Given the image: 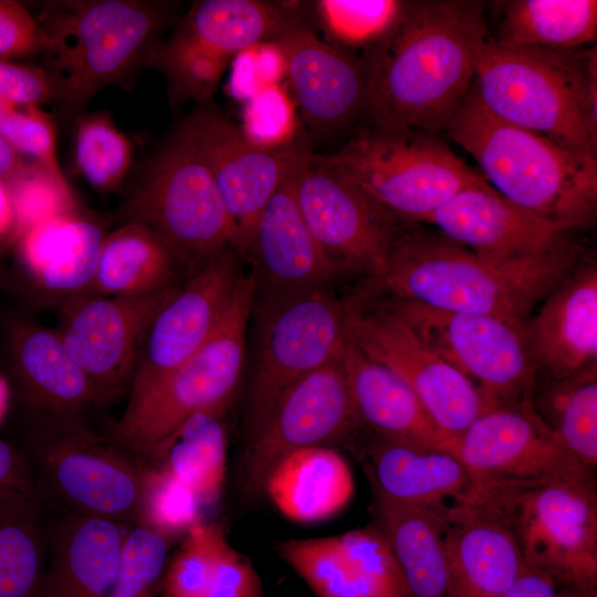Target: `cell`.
<instances>
[{
	"instance_id": "cell-1",
	"label": "cell",
	"mask_w": 597,
	"mask_h": 597,
	"mask_svg": "<svg viewBox=\"0 0 597 597\" xmlns=\"http://www.w3.org/2000/svg\"><path fill=\"white\" fill-rule=\"evenodd\" d=\"M486 39L480 1H404L385 34L358 56L364 126L444 132L474 80Z\"/></svg>"
},
{
	"instance_id": "cell-2",
	"label": "cell",
	"mask_w": 597,
	"mask_h": 597,
	"mask_svg": "<svg viewBox=\"0 0 597 597\" xmlns=\"http://www.w3.org/2000/svg\"><path fill=\"white\" fill-rule=\"evenodd\" d=\"M584 259V249L572 243L535 258L492 260L407 223L377 281L391 298L527 323L533 308Z\"/></svg>"
},
{
	"instance_id": "cell-3",
	"label": "cell",
	"mask_w": 597,
	"mask_h": 597,
	"mask_svg": "<svg viewBox=\"0 0 597 597\" xmlns=\"http://www.w3.org/2000/svg\"><path fill=\"white\" fill-rule=\"evenodd\" d=\"M444 132L509 201L567 231L594 224L597 157L501 119L483 105L474 80Z\"/></svg>"
},
{
	"instance_id": "cell-4",
	"label": "cell",
	"mask_w": 597,
	"mask_h": 597,
	"mask_svg": "<svg viewBox=\"0 0 597 597\" xmlns=\"http://www.w3.org/2000/svg\"><path fill=\"white\" fill-rule=\"evenodd\" d=\"M474 85L501 119L597 157V50L511 46L488 38Z\"/></svg>"
},
{
	"instance_id": "cell-5",
	"label": "cell",
	"mask_w": 597,
	"mask_h": 597,
	"mask_svg": "<svg viewBox=\"0 0 597 597\" xmlns=\"http://www.w3.org/2000/svg\"><path fill=\"white\" fill-rule=\"evenodd\" d=\"M42 20L44 66L53 100L76 113L102 90L145 64L175 21L172 4L143 0L49 2Z\"/></svg>"
},
{
	"instance_id": "cell-6",
	"label": "cell",
	"mask_w": 597,
	"mask_h": 597,
	"mask_svg": "<svg viewBox=\"0 0 597 597\" xmlns=\"http://www.w3.org/2000/svg\"><path fill=\"white\" fill-rule=\"evenodd\" d=\"M31 415L24 444L15 448L46 511L135 524L147 465L84 416Z\"/></svg>"
},
{
	"instance_id": "cell-7",
	"label": "cell",
	"mask_w": 597,
	"mask_h": 597,
	"mask_svg": "<svg viewBox=\"0 0 597 597\" xmlns=\"http://www.w3.org/2000/svg\"><path fill=\"white\" fill-rule=\"evenodd\" d=\"M312 160L341 176L397 220L416 224L484 181L440 133L363 126L337 151Z\"/></svg>"
},
{
	"instance_id": "cell-8",
	"label": "cell",
	"mask_w": 597,
	"mask_h": 597,
	"mask_svg": "<svg viewBox=\"0 0 597 597\" xmlns=\"http://www.w3.org/2000/svg\"><path fill=\"white\" fill-rule=\"evenodd\" d=\"M254 300L253 276L243 274L207 342L143 397L126 404L106 433L145 464L156 446L187 418L228 407L242 376Z\"/></svg>"
},
{
	"instance_id": "cell-9",
	"label": "cell",
	"mask_w": 597,
	"mask_h": 597,
	"mask_svg": "<svg viewBox=\"0 0 597 597\" xmlns=\"http://www.w3.org/2000/svg\"><path fill=\"white\" fill-rule=\"evenodd\" d=\"M121 221L153 231L188 276L237 245L214 180L179 128L148 160L123 205Z\"/></svg>"
},
{
	"instance_id": "cell-10",
	"label": "cell",
	"mask_w": 597,
	"mask_h": 597,
	"mask_svg": "<svg viewBox=\"0 0 597 597\" xmlns=\"http://www.w3.org/2000/svg\"><path fill=\"white\" fill-rule=\"evenodd\" d=\"M476 486L506 517L527 566L565 587L595 589L597 495L593 473Z\"/></svg>"
},
{
	"instance_id": "cell-11",
	"label": "cell",
	"mask_w": 597,
	"mask_h": 597,
	"mask_svg": "<svg viewBox=\"0 0 597 597\" xmlns=\"http://www.w3.org/2000/svg\"><path fill=\"white\" fill-rule=\"evenodd\" d=\"M256 306L260 327L245 416L248 440L263 428L292 386L342 357L349 338L352 300L312 290Z\"/></svg>"
},
{
	"instance_id": "cell-12",
	"label": "cell",
	"mask_w": 597,
	"mask_h": 597,
	"mask_svg": "<svg viewBox=\"0 0 597 597\" xmlns=\"http://www.w3.org/2000/svg\"><path fill=\"white\" fill-rule=\"evenodd\" d=\"M385 304L423 343L464 375L491 408L531 396L537 367L527 323L396 298Z\"/></svg>"
},
{
	"instance_id": "cell-13",
	"label": "cell",
	"mask_w": 597,
	"mask_h": 597,
	"mask_svg": "<svg viewBox=\"0 0 597 597\" xmlns=\"http://www.w3.org/2000/svg\"><path fill=\"white\" fill-rule=\"evenodd\" d=\"M178 128L208 167L234 224L235 249L245 261L264 207L311 161L306 134L283 147H258L212 101L198 104Z\"/></svg>"
},
{
	"instance_id": "cell-14",
	"label": "cell",
	"mask_w": 597,
	"mask_h": 597,
	"mask_svg": "<svg viewBox=\"0 0 597 597\" xmlns=\"http://www.w3.org/2000/svg\"><path fill=\"white\" fill-rule=\"evenodd\" d=\"M348 334L366 356L407 384L451 442L491 408L464 375L423 343L385 303L367 307L352 300Z\"/></svg>"
},
{
	"instance_id": "cell-15",
	"label": "cell",
	"mask_w": 597,
	"mask_h": 597,
	"mask_svg": "<svg viewBox=\"0 0 597 597\" xmlns=\"http://www.w3.org/2000/svg\"><path fill=\"white\" fill-rule=\"evenodd\" d=\"M341 358L292 386L263 428L248 440L240 463L241 485L248 496L264 493L270 472L289 453L314 446L332 447L362 426Z\"/></svg>"
},
{
	"instance_id": "cell-16",
	"label": "cell",
	"mask_w": 597,
	"mask_h": 597,
	"mask_svg": "<svg viewBox=\"0 0 597 597\" xmlns=\"http://www.w3.org/2000/svg\"><path fill=\"white\" fill-rule=\"evenodd\" d=\"M182 283L140 295H83L61 307L57 333L105 404L127 395L146 332Z\"/></svg>"
},
{
	"instance_id": "cell-17",
	"label": "cell",
	"mask_w": 597,
	"mask_h": 597,
	"mask_svg": "<svg viewBox=\"0 0 597 597\" xmlns=\"http://www.w3.org/2000/svg\"><path fill=\"white\" fill-rule=\"evenodd\" d=\"M241 262L234 248L223 250L188 276L159 310L143 339L127 404L148 392L212 335L243 275Z\"/></svg>"
},
{
	"instance_id": "cell-18",
	"label": "cell",
	"mask_w": 597,
	"mask_h": 597,
	"mask_svg": "<svg viewBox=\"0 0 597 597\" xmlns=\"http://www.w3.org/2000/svg\"><path fill=\"white\" fill-rule=\"evenodd\" d=\"M295 196L314 238L344 273L376 280L383 275L394 242L407 223L312 158L295 177Z\"/></svg>"
},
{
	"instance_id": "cell-19",
	"label": "cell",
	"mask_w": 597,
	"mask_h": 597,
	"mask_svg": "<svg viewBox=\"0 0 597 597\" xmlns=\"http://www.w3.org/2000/svg\"><path fill=\"white\" fill-rule=\"evenodd\" d=\"M450 451L476 483L528 482L591 474L563 448L535 411L531 396L481 413Z\"/></svg>"
},
{
	"instance_id": "cell-20",
	"label": "cell",
	"mask_w": 597,
	"mask_h": 597,
	"mask_svg": "<svg viewBox=\"0 0 597 597\" xmlns=\"http://www.w3.org/2000/svg\"><path fill=\"white\" fill-rule=\"evenodd\" d=\"M272 44L283 60L291 96L313 132L335 135L363 119L366 87L358 56L320 39L305 15Z\"/></svg>"
},
{
	"instance_id": "cell-21",
	"label": "cell",
	"mask_w": 597,
	"mask_h": 597,
	"mask_svg": "<svg viewBox=\"0 0 597 597\" xmlns=\"http://www.w3.org/2000/svg\"><path fill=\"white\" fill-rule=\"evenodd\" d=\"M274 549L317 597H410L394 552L377 526L283 540Z\"/></svg>"
},
{
	"instance_id": "cell-22",
	"label": "cell",
	"mask_w": 597,
	"mask_h": 597,
	"mask_svg": "<svg viewBox=\"0 0 597 597\" xmlns=\"http://www.w3.org/2000/svg\"><path fill=\"white\" fill-rule=\"evenodd\" d=\"M450 241L492 260L513 261L559 251L570 231L514 205L486 181L468 187L423 220Z\"/></svg>"
},
{
	"instance_id": "cell-23",
	"label": "cell",
	"mask_w": 597,
	"mask_h": 597,
	"mask_svg": "<svg viewBox=\"0 0 597 597\" xmlns=\"http://www.w3.org/2000/svg\"><path fill=\"white\" fill-rule=\"evenodd\" d=\"M296 175L283 182L264 207L245 256L253 264L251 275L260 302L325 290L344 273L323 251L301 212Z\"/></svg>"
},
{
	"instance_id": "cell-24",
	"label": "cell",
	"mask_w": 597,
	"mask_h": 597,
	"mask_svg": "<svg viewBox=\"0 0 597 597\" xmlns=\"http://www.w3.org/2000/svg\"><path fill=\"white\" fill-rule=\"evenodd\" d=\"M452 597H502L526 567L503 513L475 486L446 513Z\"/></svg>"
},
{
	"instance_id": "cell-25",
	"label": "cell",
	"mask_w": 597,
	"mask_h": 597,
	"mask_svg": "<svg viewBox=\"0 0 597 597\" xmlns=\"http://www.w3.org/2000/svg\"><path fill=\"white\" fill-rule=\"evenodd\" d=\"M537 374L569 377L597 366V264L586 258L526 324Z\"/></svg>"
},
{
	"instance_id": "cell-26",
	"label": "cell",
	"mask_w": 597,
	"mask_h": 597,
	"mask_svg": "<svg viewBox=\"0 0 597 597\" xmlns=\"http://www.w3.org/2000/svg\"><path fill=\"white\" fill-rule=\"evenodd\" d=\"M8 342L11 373L31 412L85 416L88 409L105 404L57 331L19 320L11 325Z\"/></svg>"
},
{
	"instance_id": "cell-27",
	"label": "cell",
	"mask_w": 597,
	"mask_h": 597,
	"mask_svg": "<svg viewBox=\"0 0 597 597\" xmlns=\"http://www.w3.org/2000/svg\"><path fill=\"white\" fill-rule=\"evenodd\" d=\"M106 233L78 211L41 221L17 237L18 253L44 301L62 307L86 295Z\"/></svg>"
},
{
	"instance_id": "cell-28",
	"label": "cell",
	"mask_w": 597,
	"mask_h": 597,
	"mask_svg": "<svg viewBox=\"0 0 597 597\" xmlns=\"http://www.w3.org/2000/svg\"><path fill=\"white\" fill-rule=\"evenodd\" d=\"M376 498L447 513L473 493L476 481L447 449L419 447L378 436L367 448Z\"/></svg>"
},
{
	"instance_id": "cell-29",
	"label": "cell",
	"mask_w": 597,
	"mask_h": 597,
	"mask_svg": "<svg viewBox=\"0 0 597 597\" xmlns=\"http://www.w3.org/2000/svg\"><path fill=\"white\" fill-rule=\"evenodd\" d=\"M57 515L49 523L46 563L36 597H107L130 524Z\"/></svg>"
},
{
	"instance_id": "cell-30",
	"label": "cell",
	"mask_w": 597,
	"mask_h": 597,
	"mask_svg": "<svg viewBox=\"0 0 597 597\" xmlns=\"http://www.w3.org/2000/svg\"><path fill=\"white\" fill-rule=\"evenodd\" d=\"M341 360L360 425L388 440L450 450L451 441L392 370L366 356L350 338Z\"/></svg>"
},
{
	"instance_id": "cell-31",
	"label": "cell",
	"mask_w": 597,
	"mask_h": 597,
	"mask_svg": "<svg viewBox=\"0 0 597 597\" xmlns=\"http://www.w3.org/2000/svg\"><path fill=\"white\" fill-rule=\"evenodd\" d=\"M355 483L350 468L333 447L293 451L270 472L264 493L289 520L317 523L338 514L350 502Z\"/></svg>"
},
{
	"instance_id": "cell-32",
	"label": "cell",
	"mask_w": 597,
	"mask_h": 597,
	"mask_svg": "<svg viewBox=\"0 0 597 597\" xmlns=\"http://www.w3.org/2000/svg\"><path fill=\"white\" fill-rule=\"evenodd\" d=\"M306 14V2L201 0L176 20L174 31L227 57L274 40Z\"/></svg>"
},
{
	"instance_id": "cell-33",
	"label": "cell",
	"mask_w": 597,
	"mask_h": 597,
	"mask_svg": "<svg viewBox=\"0 0 597 597\" xmlns=\"http://www.w3.org/2000/svg\"><path fill=\"white\" fill-rule=\"evenodd\" d=\"M377 527L388 541L410 597H452L446 513L375 496Z\"/></svg>"
},
{
	"instance_id": "cell-34",
	"label": "cell",
	"mask_w": 597,
	"mask_h": 597,
	"mask_svg": "<svg viewBox=\"0 0 597 597\" xmlns=\"http://www.w3.org/2000/svg\"><path fill=\"white\" fill-rule=\"evenodd\" d=\"M227 408L190 416L156 446L145 462L186 485L201 506L218 503L222 492L228 453Z\"/></svg>"
},
{
	"instance_id": "cell-35",
	"label": "cell",
	"mask_w": 597,
	"mask_h": 597,
	"mask_svg": "<svg viewBox=\"0 0 597 597\" xmlns=\"http://www.w3.org/2000/svg\"><path fill=\"white\" fill-rule=\"evenodd\" d=\"M181 266L148 228L123 222L104 238L93 283L86 295L153 293L179 283Z\"/></svg>"
},
{
	"instance_id": "cell-36",
	"label": "cell",
	"mask_w": 597,
	"mask_h": 597,
	"mask_svg": "<svg viewBox=\"0 0 597 597\" xmlns=\"http://www.w3.org/2000/svg\"><path fill=\"white\" fill-rule=\"evenodd\" d=\"M44 512L34 493L0 491V597H36L48 555Z\"/></svg>"
},
{
	"instance_id": "cell-37",
	"label": "cell",
	"mask_w": 597,
	"mask_h": 597,
	"mask_svg": "<svg viewBox=\"0 0 597 597\" xmlns=\"http://www.w3.org/2000/svg\"><path fill=\"white\" fill-rule=\"evenodd\" d=\"M495 41L511 46L580 49L597 35L596 0H506Z\"/></svg>"
},
{
	"instance_id": "cell-38",
	"label": "cell",
	"mask_w": 597,
	"mask_h": 597,
	"mask_svg": "<svg viewBox=\"0 0 597 597\" xmlns=\"http://www.w3.org/2000/svg\"><path fill=\"white\" fill-rule=\"evenodd\" d=\"M543 377V376H542ZM532 405L567 453L584 469L597 463V366L534 383Z\"/></svg>"
},
{
	"instance_id": "cell-39",
	"label": "cell",
	"mask_w": 597,
	"mask_h": 597,
	"mask_svg": "<svg viewBox=\"0 0 597 597\" xmlns=\"http://www.w3.org/2000/svg\"><path fill=\"white\" fill-rule=\"evenodd\" d=\"M74 161L78 172L95 190H116L133 161V144L107 113L84 115L74 134Z\"/></svg>"
},
{
	"instance_id": "cell-40",
	"label": "cell",
	"mask_w": 597,
	"mask_h": 597,
	"mask_svg": "<svg viewBox=\"0 0 597 597\" xmlns=\"http://www.w3.org/2000/svg\"><path fill=\"white\" fill-rule=\"evenodd\" d=\"M400 0H320L310 2L328 43L354 54L376 43L402 8Z\"/></svg>"
},
{
	"instance_id": "cell-41",
	"label": "cell",
	"mask_w": 597,
	"mask_h": 597,
	"mask_svg": "<svg viewBox=\"0 0 597 597\" xmlns=\"http://www.w3.org/2000/svg\"><path fill=\"white\" fill-rule=\"evenodd\" d=\"M227 542L221 524L197 522L166 563L161 597H202Z\"/></svg>"
},
{
	"instance_id": "cell-42",
	"label": "cell",
	"mask_w": 597,
	"mask_h": 597,
	"mask_svg": "<svg viewBox=\"0 0 597 597\" xmlns=\"http://www.w3.org/2000/svg\"><path fill=\"white\" fill-rule=\"evenodd\" d=\"M200 509L186 485L163 470L147 467L135 524L161 534L171 544L201 521Z\"/></svg>"
},
{
	"instance_id": "cell-43",
	"label": "cell",
	"mask_w": 597,
	"mask_h": 597,
	"mask_svg": "<svg viewBox=\"0 0 597 597\" xmlns=\"http://www.w3.org/2000/svg\"><path fill=\"white\" fill-rule=\"evenodd\" d=\"M169 545L146 526H129L107 597H158Z\"/></svg>"
},
{
	"instance_id": "cell-44",
	"label": "cell",
	"mask_w": 597,
	"mask_h": 597,
	"mask_svg": "<svg viewBox=\"0 0 597 597\" xmlns=\"http://www.w3.org/2000/svg\"><path fill=\"white\" fill-rule=\"evenodd\" d=\"M6 186L17 216L18 235L41 221L78 211L66 178L35 163L30 161Z\"/></svg>"
},
{
	"instance_id": "cell-45",
	"label": "cell",
	"mask_w": 597,
	"mask_h": 597,
	"mask_svg": "<svg viewBox=\"0 0 597 597\" xmlns=\"http://www.w3.org/2000/svg\"><path fill=\"white\" fill-rule=\"evenodd\" d=\"M290 92L279 83L266 85L244 101L240 129L258 147H283L305 134Z\"/></svg>"
},
{
	"instance_id": "cell-46",
	"label": "cell",
	"mask_w": 597,
	"mask_h": 597,
	"mask_svg": "<svg viewBox=\"0 0 597 597\" xmlns=\"http://www.w3.org/2000/svg\"><path fill=\"white\" fill-rule=\"evenodd\" d=\"M0 135L24 158L64 177L56 153V128L39 105L0 102Z\"/></svg>"
},
{
	"instance_id": "cell-47",
	"label": "cell",
	"mask_w": 597,
	"mask_h": 597,
	"mask_svg": "<svg viewBox=\"0 0 597 597\" xmlns=\"http://www.w3.org/2000/svg\"><path fill=\"white\" fill-rule=\"evenodd\" d=\"M44 35L38 19L21 3L0 0V59L41 53Z\"/></svg>"
},
{
	"instance_id": "cell-48",
	"label": "cell",
	"mask_w": 597,
	"mask_h": 597,
	"mask_svg": "<svg viewBox=\"0 0 597 597\" xmlns=\"http://www.w3.org/2000/svg\"><path fill=\"white\" fill-rule=\"evenodd\" d=\"M202 597H263V584L249 557L227 542Z\"/></svg>"
},
{
	"instance_id": "cell-49",
	"label": "cell",
	"mask_w": 597,
	"mask_h": 597,
	"mask_svg": "<svg viewBox=\"0 0 597 597\" xmlns=\"http://www.w3.org/2000/svg\"><path fill=\"white\" fill-rule=\"evenodd\" d=\"M52 100L51 85L41 67L0 59V102L40 106Z\"/></svg>"
},
{
	"instance_id": "cell-50",
	"label": "cell",
	"mask_w": 597,
	"mask_h": 597,
	"mask_svg": "<svg viewBox=\"0 0 597 597\" xmlns=\"http://www.w3.org/2000/svg\"><path fill=\"white\" fill-rule=\"evenodd\" d=\"M6 490L35 494L30 471L21 453L15 446L0 438V491Z\"/></svg>"
},
{
	"instance_id": "cell-51",
	"label": "cell",
	"mask_w": 597,
	"mask_h": 597,
	"mask_svg": "<svg viewBox=\"0 0 597 597\" xmlns=\"http://www.w3.org/2000/svg\"><path fill=\"white\" fill-rule=\"evenodd\" d=\"M557 586L549 575L526 565L502 597H558Z\"/></svg>"
},
{
	"instance_id": "cell-52",
	"label": "cell",
	"mask_w": 597,
	"mask_h": 597,
	"mask_svg": "<svg viewBox=\"0 0 597 597\" xmlns=\"http://www.w3.org/2000/svg\"><path fill=\"white\" fill-rule=\"evenodd\" d=\"M18 235V221L7 186L0 181V248Z\"/></svg>"
},
{
	"instance_id": "cell-53",
	"label": "cell",
	"mask_w": 597,
	"mask_h": 597,
	"mask_svg": "<svg viewBox=\"0 0 597 597\" xmlns=\"http://www.w3.org/2000/svg\"><path fill=\"white\" fill-rule=\"evenodd\" d=\"M29 163L0 135V181L8 184Z\"/></svg>"
},
{
	"instance_id": "cell-54",
	"label": "cell",
	"mask_w": 597,
	"mask_h": 597,
	"mask_svg": "<svg viewBox=\"0 0 597 597\" xmlns=\"http://www.w3.org/2000/svg\"><path fill=\"white\" fill-rule=\"evenodd\" d=\"M558 597H596V589H579L565 587L558 590Z\"/></svg>"
}]
</instances>
